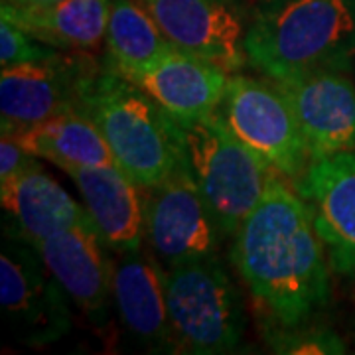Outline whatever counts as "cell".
I'll return each instance as SVG.
<instances>
[{
	"mask_svg": "<svg viewBox=\"0 0 355 355\" xmlns=\"http://www.w3.org/2000/svg\"><path fill=\"white\" fill-rule=\"evenodd\" d=\"M229 257L249 291L259 324L298 326L322 320L328 310L331 266L326 247L306 202L277 172L233 235Z\"/></svg>",
	"mask_w": 355,
	"mask_h": 355,
	"instance_id": "obj_1",
	"label": "cell"
},
{
	"mask_svg": "<svg viewBox=\"0 0 355 355\" xmlns=\"http://www.w3.org/2000/svg\"><path fill=\"white\" fill-rule=\"evenodd\" d=\"M249 65L266 79L355 62V0H257L245 38Z\"/></svg>",
	"mask_w": 355,
	"mask_h": 355,
	"instance_id": "obj_2",
	"label": "cell"
},
{
	"mask_svg": "<svg viewBox=\"0 0 355 355\" xmlns=\"http://www.w3.org/2000/svg\"><path fill=\"white\" fill-rule=\"evenodd\" d=\"M119 166L148 190L184 164V128L132 79L103 60L81 103Z\"/></svg>",
	"mask_w": 355,
	"mask_h": 355,
	"instance_id": "obj_3",
	"label": "cell"
},
{
	"mask_svg": "<svg viewBox=\"0 0 355 355\" xmlns=\"http://www.w3.org/2000/svg\"><path fill=\"white\" fill-rule=\"evenodd\" d=\"M164 284L178 354L223 355L241 347L245 302L219 257L166 270Z\"/></svg>",
	"mask_w": 355,
	"mask_h": 355,
	"instance_id": "obj_4",
	"label": "cell"
},
{
	"mask_svg": "<svg viewBox=\"0 0 355 355\" xmlns=\"http://www.w3.org/2000/svg\"><path fill=\"white\" fill-rule=\"evenodd\" d=\"M186 158L198 190L225 239L263 198L272 170L243 142L219 111L184 128Z\"/></svg>",
	"mask_w": 355,
	"mask_h": 355,
	"instance_id": "obj_5",
	"label": "cell"
},
{
	"mask_svg": "<svg viewBox=\"0 0 355 355\" xmlns=\"http://www.w3.org/2000/svg\"><path fill=\"white\" fill-rule=\"evenodd\" d=\"M217 111L272 172L291 184L304 176L312 164L304 135L291 101L272 79L231 73Z\"/></svg>",
	"mask_w": 355,
	"mask_h": 355,
	"instance_id": "obj_6",
	"label": "cell"
},
{
	"mask_svg": "<svg viewBox=\"0 0 355 355\" xmlns=\"http://www.w3.org/2000/svg\"><path fill=\"white\" fill-rule=\"evenodd\" d=\"M0 306L8 331L28 347L53 345L73 328L71 300L38 249L8 235L0 251Z\"/></svg>",
	"mask_w": 355,
	"mask_h": 355,
	"instance_id": "obj_7",
	"label": "cell"
},
{
	"mask_svg": "<svg viewBox=\"0 0 355 355\" xmlns=\"http://www.w3.org/2000/svg\"><path fill=\"white\" fill-rule=\"evenodd\" d=\"M223 239L188 160L144 190V245L164 270L219 257Z\"/></svg>",
	"mask_w": 355,
	"mask_h": 355,
	"instance_id": "obj_8",
	"label": "cell"
},
{
	"mask_svg": "<svg viewBox=\"0 0 355 355\" xmlns=\"http://www.w3.org/2000/svg\"><path fill=\"white\" fill-rule=\"evenodd\" d=\"M101 65L89 51L58 50L46 60L2 69L0 132L14 135L55 114L81 111Z\"/></svg>",
	"mask_w": 355,
	"mask_h": 355,
	"instance_id": "obj_9",
	"label": "cell"
},
{
	"mask_svg": "<svg viewBox=\"0 0 355 355\" xmlns=\"http://www.w3.org/2000/svg\"><path fill=\"white\" fill-rule=\"evenodd\" d=\"M176 50L193 53L223 67L241 71L247 60L245 38L251 8L243 0H137Z\"/></svg>",
	"mask_w": 355,
	"mask_h": 355,
	"instance_id": "obj_10",
	"label": "cell"
},
{
	"mask_svg": "<svg viewBox=\"0 0 355 355\" xmlns=\"http://www.w3.org/2000/svg\"><path fill=\"white\" fill-rule=\"evenodd\" d=\"M36 249L71 304L91 326L105 330L114 310V259L97 229L93 225L69 227L38 243Z\"/></svg>",
	"mask_w": 355,
	"mask_h": 355,
	"instance_id": "obj_11",
	"label": "cell"
},
{
	"mask_svg": "<svg viewBox=\"0 0 355 355\" xmlns=\"http://www.w3.org/2000/svg\"><path fill=\"white\" fill-rule=\"evenodd\" d=\"M275 83L291 101L312 162L355 150V85L345 71L318 69Z\"/></svg>",
	"mask_w": 355,
	"mask_h": 355,
	"instance_id": "obj_12",
	"label": "cell"
},
{
	"mask_svg": "<svg viewBox=\"0 0 355 355\" xmlns=\"http://www.w3.org/2000/svg\"><path fill=\"white\" fill-rule=\"evenodd\" d=\"M294 190L310 209L331 270L355 284V150L312 162Z\"/></svg>",
	"mask_w": 355,
	"mask_h": 355,
	"instance_id": "obj_13",
	"label": "cell"
},
{
	"mask_svg": "<svg viewBox=\"0 0 355 355\" xmlns=\"http://www.w3.org/2000/svg\"><path fill=\"white\" fill-rule=\"evenodd\" d=\"M166 270L146 245L114 259L113 306L130 342L150 354H178L166 304Z\"/></svg>",
	"mask_w": 355,
	"mask_h": 355,
	"instance_id": "obj_14",
	"label": "cell"
},
{
	"mask_svg": "<svg viewBox=\"0 0 355 355\" xmlns=\"http://www.w3.org/2000/svg\"><path fill=\"white\" fill-rule=\"evenodd\" d=\"M229 76L223 67L207 60L172 50L128 79L139 83L180 127L186 128L219 109Z\"/></svg>",
	"mask_w": 355,
	"mask_h": 355,
	"instance_id": "obj_15",
	"label": "cell"
},
{
	"mask_svg": "<svg viewBox=\"0 0 355 355\" xmlns=\"http://www.w3.org/2000/svg\"><path fill=\"white\" fill-rule=\"evenodd\" d=\"M83 207L103 243L123 253L144 245V190L116 164L69 166Z\"/></svg>",
	"mask_w": 355,
	"mask_h": 355,
	"instance_id": "obj_16",
	"label": "cell"
},
{
	"mask_svg": "<svg viewBox=\"0 0 355 355\" xmlns=\"http://www.w3.org/2000/svg\"><path fill=\"white\" fill-rule=\"evenodd\" d=\"M0 202L6 221L4 235L34 247L65 229L93 225L83 203H77L48 176L42 164L0 184Z\"/></svg>",
	"mask_w": 355,
	"mask_h": 355,
	"instance_id": "obj_17",
	"label": "cell"
},
{
	"mask_svg": "<svg viewBox=\"0 0 355 355\" xmlns=\"http://www.w3.org/2000/svg\"><path fill=\"white\" fill-rule=\"evenodd\" d=\"M111 0H64L50 8H16L6 2L0 16L58 50L95 51L105 42Z\"/></svg>",
	"mask_w": 355,
	"mask_h": 355,
	"instance_id": "obj_18",
	"label": "cell"
},
{
	"mask_svg": "<svg viewBox=\"0 0 355 355\" xmlns=\"http://www.w3.org/2000/svg\"><path fill=\"white\" fill-rule=\"evenodd\" d=\"M38 158L58 168L114 164L101 130L81 111H69L10 135Z\"/></svg>",
	"mask_w": 355,
	"mask_h": 355,
	"instance_id": "obj_19",
	"label": "cell"
},
{
	"mask_svg": "<svg viewBox=\"0 0 355 355\" xmlns=\"http://www.w3.org/2000/svg\"><path fill=\"white\" fill-rule=\"evenodd\" d=\"M176 50L150 12L137 0H111L105 32V62L132 77Z\"/></svg>",
	"mask_w": 355,
	"mask_h": 355,
	"instance_id": "obj_20",
	"label": "cell"
},
{
	"mask_svg": "<svg viewBox=\"0 0 355 355\" xmlns=\"http://www.w3.org/2000/svg\"><path fill=\"white\" fill-rule=\"evenodd\" d=\"M265 343L275 354L286 355H338L345 354V343L322 320L298 326L259 324Z\"/></svg>",
	"mask_w": 355,
	"mask_h": 355,
	"instance_id": "obj_21",
	"label": "cell"
},
{
	"mask_svg": "<svg viewBox=\"0 0 355 355\" xmlns=\"http://www.w3.org/2000/svg\"><path fill=\"white\" fill-rule=\"evenodd\" d=\"M58 48L40 42L32 34H28L24 28L0 16V67L2 69L46 60Z\"/></svg>",
	"mask_w": 355,
	"mask_h": 355,
	"instance_id": "obj_22",
	"label": "cell"
},
{
	"mask_svg": "<svg viewBox=\"0 0 355 355\" xmlns=\"http://www.w3.org/2000/svg\"><path fill=\"white\" fill-rule=\"evenodd\" d=\"M38 156L32 154L24 144L10 135L0 139V184H6L22 172L38 166Z\"/></svg>",
	"mask_w": 355,
	"mask_h": 355,
	"instance_id": "obj_23",
	"label": "cell"
},
{
	"mask_svg": "<svg viewBox=\"0 0 355 355\" xmlns=\"http://www.w3.org/2000/svg\"><path fill=\"white\" fill-rule=\"evenodd\" d=\"M2 2L16 6V8H50L64 0H2Z\"/></svg>",
	"mask_w": 355,
	"mask_h": 355,
	"instance_id": "obj_24",
	"label": "cell"
}]
</instances>
